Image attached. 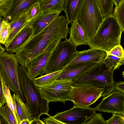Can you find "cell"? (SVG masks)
Masks as SVG:
<instances>
[{
  "instance_id": "19",
  "label": "cell",
  "mask_w": 124,
  "mask_h": 124,
  "mask_svg": "<svg viewBox=\"0 0 124 124\" xmlns=\"http://www.w3.org/2000/svg\"><path fill=\"white\" fill-rule=\"evenodd\" d=\"M71 26L69 33V41L76 47L85 45L87 40L81 27L75 19L70 23Z\"/></svg>"
},
{
  "instance_id": "25",
  "label": "cell",
  "mask_w": 124,
  "mask_h": 124,
  "mask_svg": "<svg viewBox=\"0 0 124 124\" xmlns=\"http://www.w3.org/2000/svg\"><path fill=\"white\" fill-rule=\"evenodd\" d=\"M1 78L3 91L6 99V103L12 111L15 117L17 124H19V120L16 114L15 104L11 94L10 90L6 85L3 80L1 75Z\"/></svg>"
},
{
  "instance_id": "2",
  "label": "cell",
  "mask_w": 124,
  "mask_h": 124,
  "mask_svg": "<svg viewBox=\"0 0 124 124\" xmlns=\"http://www.w3.org/2000/svg\"><path fill=\"white\" fill-rule=\"evenodd\" d=\"M19 75L25 104L33 118L39 120L42 115L48 116L49 102L43 96L25 68L20 66Z\"/></svg>"
},
{
  "instance_id": "28",
  "label": "cell",
  "mask_w": 124,
  "mask_h": 124,
  "mask_svg": "<svg viewBox=\"0 0 124 124\" xmlns=\"http://www.w3.org/2000/svg\"><path fill=\"white\" fill-rule=\"evenodd\" d=\"M124 0L114 9L113 15L118 21L123 32L124 31Z\"/></svg>"
},
{
  "instance_id": "40",
  "label": "cell",
  "mask_w": 124,
  "mask_h": 124,
  "mask_svg": "<svg viewBox=\"0 0 124 124\" xmlns=\"http://www.w3.org/2000/svg\"><path fill=\"white\" fill-rule=\"evenodd\" d=\"M113 2L115 5V7L117 6L119 3L124 0H112Z\"/></svg>"
},
{
  "instance_id": "42",
  "label": "cell",
  "mask_w": 124,
  "mask_h": 124,
  "mask_svg": "<svg viewBox=\"0 0 124 124\" xmlns=\"http://www.w3.org/2000/svg\"><path fill=\"white\" fill-rule=\"evenodd\" d=\"M5 49L2 46L0 43V55L3 52L5 51Z\"/></svg>"
},
{
  "instance_id": "13",
  "label": "cell",
  "mask_w": 124,
  "mask_h": 124,
  "mask_svg": "<svg viewBox=\"0 0 124 124\" xmlns=\"http://www.w3.org/2000/svg\"><path fill=\"white\" fill-rule=\"evenodd\" d=\"M106 54V52L95 49H89L75 53L71 61L66 66L78 63L94 62H102Z\"/></svg>"
},
{
  "instance_id": "20",
  "label": "cell",
  "mask_w": 124,
  "mask_h": 124,
  "mask_svg": "<svg viewBox=\"0 0 124 124\" xmlns=\"http://www.w3.org/2000/svg\"><path fill=\"white\" fill-rule=\"evenodd\" d=\"M84 0H65L63 10L68 23L76 19Z\"/></svg>"
},
{
  "instance_id": "38",
  "label": "cell",
  "mask_w": 124,
  "mask_h": 124,
  "mask_svg": "<svg viewBox=\"0 0 124 124\" xmlns=\"http://www.w3.org/2000/svg\"><path fill=\"white\" fill-rule=\"evenodd\" d=\"M32 122L28 119H24L19 123V124H31Z\"/></svg>"
},
{
  "instance_id": "9",
  "label": "cell",
  "mask_w": 124,
  "mask_h": 124,
  "mask_svg": "<svg viewBox=\"0 0 124 124\" xmlns=\"http://www.w3.org/2000/svg\"><path fill=\"white\" fill-rule=\"evenodd\" d=\"M73 87L70 81H55L50 85L39 87L44 97L49 102L60 101L65 104L70 101Z\"/></svg>"
},
{
  "instance_id": "16",
  "label": "cell",
  "mask_w": 124,
  "mask_h": 124,
  "mask_svg": "<svg viewBox=\"0 0 124 124\" xmlns=\"http://www.w3.org/2000/svg\"><path fill=\"white\" fill-rule=\"evenodd\" d=\"M61 11L42 12L33 20L30 21V26L33 35H35L47 26L59 16Z\"/></svg>"
},
{
  "instance_id": "39",
  "label": "cell",
  "mask_w": 124,
  "mask_h": 124,
  "mask_svg": "<svg viewBox=\"0 0 124 124\" xmlns=\"http://www.w3.org/2000/svg\"><path fill=\"white\" fill-rule=\"evenodd\" d=\"M32 124H45L44 122L42 120H41L40 119L39 120H35L32 122Z\"/></svg>"
},
{
  "instance_id": "41",
  "label": "cell",
  "mask_w": 124,
  "mask_h": 124,
  "mask_svg": "<svg viewBox=\"0 0 124 124\" xmlns=\"http://www.w3.org/2000/svg\"><path fill=\"white\" fill-rule=\"evenodd\" d=\"M7 124V123L3 117L0 115V124Z\"/></svg>"
},
{
  "instance_id": "12",
  "label": "cell",
  "mask_w": 124,
  "mask_h": 124,
  "mask_svg": "<svg viewBox=\"0 0 124 124\" xmlns=\"http://www.w3.org/2000/svg\"><path fill=\"white\" fill-rule=\"evenodd\" d=\"M99 63L96 62H90L66 66L61 70L55 81H71L92 69Z\"/></svg>"
},
{
  "instance_id": "31",
  "label": "cell",
  "mask_w": 124,
  "mask_h": 124,
  "mask_svg": "<svg viewBox=\"0 0 124 124\" xmlns=\"http://www.w3.org/2000/svg\"><path fill=\"white\" fill-rule=\"evenodd\" d=\"M12 0H0V15L5 19L12 3Z\"/></svg>"
},
{
  "instance_id": "23",
  "label": "cell",
  "mask_w": 124,
  "mask_h": 124,
  "mask_svg": "<svg viewBox=\"0 0 124 124\" xmlns=\"http://www.w3.org/2000/svg\"><path fill=\"white\" fill-rule=\"evenodd\" d=\"M61 70L40 76L33 79L35 84L39 88L53 83L55 81Z\"/></svg>"
},
{
  "instance_id": "24",
  "label": "cell",
  "mask_w": 124,
  "mask_h": 124,
  "mask_svg": "<svg viewBox=\"0 0 124 124\" xmlns=\"http://www.w3.org/2000/svg\"><path fill=\"white\" fill-rule=\"evenodd\" d=\"M124 59H121L114 56L106 54L102 63L108 69L115 70H118L120 66L124 64Z\"/></svg>"
},
{
  "instance_id": "27",
  "label": "cell",
  "mask_w": 124,
  "mask_h": 124,
  "mask_svg": "<svg viewBox=\"0 0 124 124\" xmlns=\"http://www.w3.org/2000/svg\"><path fill=\"white\" fill-rule=\"evenodd\" d=\"M0 115L4 118L7 124H17L12 110L6 103L0 107Z\"/></svg>"
},
{
  "instance_id": "22",
  "label": "cell",
  "mask_w": 124,
  "mask_h": 124,
  "mask_svg": "<svg viewBox=\"0 0 124 124\" xmlns=\"http://www.w3.org/2000/svg\"><path fill=\"white\" fill-rule=\"evenodd\" d=\"M65 0H40L39 3L43 12L63 10Z\"/></svg>"
},
{
  "instance_id": "8",
  "label": "cell",
  "mask_w": 124,
  "mask_h": 124,
  "mask_svg": "<svg viewBox=\"0 0 124 124\" xmlns=\"http://www.w3.org/2000/svg\"><path fill=\"white\" fill-rule=\"evenodd\" d=\"M70 101L75 105L89 107L102 96L103 89L92 85L79 84L72 86Z\"/></svg>"
},
{
  "instance_id": "4",
  "label": "cell",
  "mask_w": 124,
  "mask_h": 124,
  "mask_svg": "<svg viewBox=\"0 0 124 124\" xmlns=\"http://www.w3.org/2000/svg\"><path fill=\"white\" fill-rule=\"evenodd\" d=\"M114 70L108 69L102 62L70 81L72 86L79 84L92 85L104 90L102 95L105 97L114 91L116 82L113 78Z\"/></svg>"
},
{
  "instance_id": "32",
  "label": "cell",
  "mask_w": 124,
  "mask_h": 124,
  "mask_svg": "<svg viewBox=\"0 0 124 124\" xmlns=\"http://www.w3.org/2000/svg\"><path fill=\"white\" fill-rule=\"evenodd\" d=\"M106 54L112 55L121 59H124V51L121 45L116 46L109 51L106 52Z\"/></svg>"
},
{
  "instance_id": "30",
  "label": "cell",
  "mask_w": 124,
  "mask_h": 124,
  "mask_svg": "<svg viewBox=\"0 0 124 124\" xmlns=\"http://www.w3.org/2000/svg\"><path fill=\"white\" fill-rule=\"evenodd\" d=\"M42 12L39 2H37L31 6L28 9L27 14L30 21L33 20Z\"/></svg>"
},
{
  "instance_id": "14",
  "label": "cell",
  "mask_w": 124,
  "mask_h": 124,
  "mask_svg": "<svg viewBox=\"0 0 124 124\" xmlns=\"http://www.w3.org/2000/svg\"><path fill=\"white\" fill-rule=\"evenodd\" d=\"M53 51L40 54L32 60L26 67L27 71L32 78L38 75H43Z\"/></svg>"
},
{
  "instance_id": "43",
  "label": "cell",
  "mask_w": 124,
  "mask_h": 124,
  "mask_svg": "<svg viewBox=\"0 0 124 124\" xmlns=\"http://www.w3.org/2000/svg\"><path fill=\"white\" fill-rule=\"evenodd\" d=\"M3 19L2 18V17H0V31L3 21Z\"/></svg>"
},
{
  "instance_id": "45",
  "label": "cell",
  "mask_w": 124,
  "mask_h": 124,
  "mask_svg": "<svg viewBox=\"0 0 124 124\" xmlns=\"http://www.w3.org/2000/svg\"><path fill=\"white\" fill-rule=\"evenodd\" d=\"M2 17L0 15V17Z\"/></svg>"
},
{
  "instance_id": "35",
  "label": "cell",
  "mask_w": 124,
  "mask_h": 124,
  "mask_svg": "<svg viewBox=\"0 0 124 124\" xmlns=\"http://www.w3.org/2000/svg\"><path fill=\"white\" fill-rule=\"evenodd\" d=\"M47 117L42 118V121L45 124H64L54 118L53 116L49 115Z\"/></svg>"
},
{
  "instance_id": "36",
  "label": "cell",
  "mask_w": 124,
  "mask_h": 124,
  "mask_svg": "<svg viewBox=\"0 0 124 124\" xmlns=\"http://www.w3.org/2000/svg\"><path fill=\"white\" fill-rule=\"evenodd\" d=\"M1 74H0V107L6 103L1 78Z\"/></svg>"
},
{
  "instance_id": "6",
  "label": "cell",
  "mask_w": 124,
  "mask_h": 124,
  "mask_svg": "<svg viewBox=\"0 0 124 124\" xmlns=\"http://www.w3.org/2000/svg\"><path fill=\"white\" fill-rule=\"evenodd\" d=\"M18 63V59L14 53L4 51L0 55L1 73L3 80L13 94L24 102L25 99L19 82Z\"/></svg>"
},
{
  "instance_id": "11",
  "label": "cell",
  "mask_w": 124,
  "mask_h": 124,
  "mask_svg": "<svg viewBox=\"0 0 124 124\" xmlns=\"http://www.w3.org/2000/svg\"><path fill=\"white\" fill-rule=\"evenodd\" d=\"M96 111L115 113L124 116V93L116 90L103 98L94 108Z\"/></svg>"
},
{
  "instance_id": "10",
  "label": "cell",
  "mask_w": 124,
  "mask_h": 124,
  "mask_svg": "<svg viewBox=\"0 0 124 124\" xmlns=\"http://www.w3.org/2000/svg\"><path fill=\"white\" fill-rule=\"evenodd\" d=\"M94 108L74 105L71 108L58 112L53 116L64 124H84L96 113Z\"/></svg>"
},
{
  "instance_id": "18",
  "label": "cell",
  "mask_w": 124,
  "mask_h": 124,
  "mask_svg": "<svg viewBox=\"0 0 124 124\" xmlns=\"http://www.w3.org/2000/svg\"><path fill=\"white\" fill-rule=\"evenodd\" d=\"M40 0H12V3L6 18L9 23L17 13L28 10L36 3Z\"/></svg>"
},
{
  "instance_id": "29",
  "label": "cell",
  "mask_w": 124,
  "mask_h": 124,
  "mask_svg": "<svg viewBox=\"0 0 124 124\" xmlns=\"http://www.w3.org/2000/svg\"><path fill=\"white\" fill-rule=\"evenodd\" d=\"M10 28L9 23L3 19L0 35V43L4 44L6 42L9 35Z\"/></svg>"
},
{
  "instance_id": "15",
  "label": "cell",
  "mask_w": 124,
  "mask_h": 124,
  "mask_svg": "<svg viewBox=\"0 0 124 124\" xmlns=\"http://www.w3.org/2000/svg\"><path fill=\"white\" fill-rule=\"evenodd\" d=\"M26 10L16 14L9 23L10 26L8 37L4 44L5 47L9 44L14 37L26 27L30 26L27 11Z\"/></svg>"
},
{
  "instance_id": "3",
  "label": "cell",
  "mask_w": 124,
  "mask_h": 124,
  "mask_svg": "<svg viewBox=\"0 0 124 124\" xmlns=\"http://www.w3.org/2000/svg\"><path fill=\"white\" fill-rule=\"evenodd\" d=\"M123 31L113 14L104 17L93 36L87 40L86 45L89 49L99 50L106 52L115 46L121 45Z\"/></svg>"
},
{
  "instance_id": "5",
  "label": "cell",
  "mask_w": 124,
  "mask_h": 124,
  "mask_svg": "<svg viewBox=\"0 0 124 124\" xmlns=\"http://www.w3.org/2000/svg\"><path fill=\"white\" fill-rule=\"evenodd\" d=\"M104 18L97 0H84L76 19L88 40L95 34Z\"/></svg>"
},
{
  "instance_id": "17",
  "label": "cell",
  "mask_w": 124,
  "mask_h": 124,
  "mask_svg": "<svg viewBox=\"0 0 124 124\" xmlns=\"http://www.w3.org/2000/svg\"><path fill=\"white\" fill-rule=\"evenodd\" d=\"M33 35L31 27L30 26L26 27L19 32L5 47L6 50L10 53H16Z\"/></svg>"
},
{
  "instance_id": "7",
  "label": "cell",
  "mask_w": 124,
  "mask_h": 124,
  "mask_svg": "<svg viewBox=\"0 0 124 124\" xmlns=\"http://www.w3.org/2000/svg\"><path fill=\"white\" fill-rule=\"evenodd\" d=\"M76 47L67 38L60 42L52 52L45 74L62 70L73 60Z\"/></svg>"
},
{
  "instance_id": "1",
  "label": "cell",
  "mask_w": 124,
  "mask_h": 124,
  "mask_svg": "<svg viewBox=\"0 0 124 124\" xmlns=\"http://www.w3.org/2000/svg\"><path fill=\"white\" fill-rule=\"evenodd\" d=\"M66 18L59 16L37 34L33 35L15 53L19 64L26 68L40 54L53 51L70 31Z\"/></svg>"
},
{
  "instance_id": "34",
  "label": "cell",
  "mask_w": 124,
  "mask_h": 124,
  "mask_svg": "<svg viewBox=\"0 0 124 124\" xmlns=\"http://www.w3.org/2000/svg\"><path fill=\"white\" fill-rule=\"evenodd\" d=\"M84 124H106V122L101 113H96Z\"/></svg>"
},
{
  "instance_id": "37",
  "label": "cell",
  "mask_w": 124,
  "mask_h": 124,
  "mask_svg": "<svg viewBox=\"0 0 124 124\" xmlns=\"http://www.w3.org/2000/svg\"><path fill=\"white\" fill-rule=\"evenodd\" d=\"M115 89L120 92L124 93V82L119 81L116 83L115 85Z\"/></svg>"
},
{
  "instance_id": "33",
  "label": "cell",
  "mask_w": 124,
  "mask_h": 124,
  "mask_svg": "<svg viewBox=\"0 0 124 124\" xmlns=\"http://www.w3.org/2000/svg\"><path fill=\"white\" fill-rule=\"evenodd\" d=\"M112 116L106 120V124H124V116L112 113Z\"/></svg>"
},
{
  "instance_id": "26",
  "label": "cell",
  "mask_w": 124,
  "mask_h": 124,
  "mask_svg": "<svg viewBox=\"0 0 124 124\" xmlns=\"http://www.w3.org/2000/svg\"><path fill=\"white\" fill-rule=\"evenodd\" d=\"M104 17L113 14L114 4L112 0H97Z\"/></svg>"
},
{
  "instance_id": "44",
  "label": "cell",
  "mask_w": 124,
  "mask_h": 124,
  "mask_svg": "<svg viewBox=\"0 0 124 124\" xmlns=\"http://www.w3.org/2000/svg\"><path fill=\"white\" fill-rule=\"evenodd\" d=\"M1 74V70H0V74Z\"/></svg>"
},
{
  "instance_id": "21",
  "label": "cell",
  "mask_w": 124,
  "mask_h": 124,
  "mask_svg": "<svg viewBox=\"0 0 124 124\" xmlns=\"http://www.w3.org/2000/svg\"><path fill=\"white\" fill-rule=\"evenodd\" d=\"M14 102L16 114L19 123L24 119H28L32 122L35 120L30 114L25 103L14 94L11 95Z\"/></svg>"
}]
</instances>
